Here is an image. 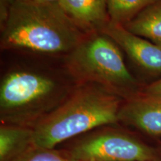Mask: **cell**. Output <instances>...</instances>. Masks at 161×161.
I'll return each instance as SVG.
<instances>
[{
  "instance_id": "cell-1",
  "label": "cell",
  "mask_w": 161,
  "mask_h": 161,
  "mask_svg": "<svg viewBox=\"0 0 161 161\" xmlns=\"http://www.w3.org/2000/svg\"><path fill=\"white\" fill-rule=\"evenodd\" d=\"M123 99L98 85H84L33 128L34 146L45 148L78 137L101 127L118 123Z\"/></svg>"
},
{
  "instance_id": "cell-2",
  "label": "cell",
  "mask_w": 161,
  "mask_h": 161,
  "mask_svg": "<svg viewBox=\"0 0 161 161\" xmlns=\"http://www.w3.org/2000/svg\"><path fill=\"white\" fill-rule=\"evenodd\" d=\"M80 29L59 4L14 0L2 29L3 49L44 54L72 52L83 41Z\"/></svg>"
},
{
  "instance_id": "cell-3",
  "label": "cell",
  "mask_w": 161,
  "mask_h": 161,
  "mask_svg": "<svg viewBox=\"0 0 161 161\" xmlns=\"http://www.w3.org/2000/svg\"><path fill=\"white\" fill-rule=\"evenodd\" d=\"M69 94L62 92L58 84L46 76L26 71L10 72L0 86L2 124L33 128Z\"/></svg>"
},
{
  "instance_id": "cell-4",
  "label": "cell",
  "mask_w": 161,
  "mask_h": 161,
  "mask_svg": "<svg viewBox=\"0 0 161 161\" xmlns=\"http://www.w3.org/2000/svg\"><path fill=\"white\" fill-rule=\"evenodd\" d=\"M69 65L79 78L127 100L134 97L136 80L125 64L119 48L102 31L83 41L72 51Z\"/></svg>"
},
{
  "instance_id": "cell-5",
  "label": "cell",
  "mask_w": 161,
  "mask_h": 161,
  "mask_svg": "<svg viewBox=\"0 0 161 161\" xmlns=\"http://www.w3.org/2000/svg\"><path fill=\"white\" fill-rule=\"evenodd\" d=\"M104 126L76 139L64 148L77 161H154L160 153L117 128Z\"/></svg>"
},
{
  "instance_id": "cell-6",
  "label": "cell",
  "mask_w": 161,
  "mask_h": 161,
  "mask_svg": "<svg viewBox=\"0 0 161 161\" xmlns=\"http://www.w3.org/2000/svg\"><path fill=\"white\" fill-rule=\"evenodd\" d=\"M102 33L122 48L135 63L152 73H161V47L110 21Z\"/></svg>"
},
{
  "instance_id": "cell-7",
  "label": "cell",
  "mask_w": 161,
  "mask_h": 161,
  "mask_svg": "<svg viewBox=\"0 0 161 161\" xmlns=\"http://www.w3.org/2000/svg\"><path fill=\"white\" fill-rule=\"evenodd\" d=\"M118 122L152 136L161 135V95L145 93L125 100Z\"/></svg>"
},
{
  "instance_id": "cell-8",
  "label": "cell",
  "mask_w": 161,
  "mask_h": 161,
  "mask_svg": "<svg viewBox=\"0 0 161 161\" xmlns=\"http://www.w3.org/2000/svg\"><path fill=\"white\" fill-rule=\"evenodd\" d=\"M58 4L80 30L101 31L110 22L107 0H60Z\"/></svg>"
},
{
  "instance_id": "cell-9",
  "label": "cell",
  "mask_w": 161,
  "mask_h": 161,
  "mask_svg": "<svg viewBox=\"0 0 161 161\" xmlns=\"http://www.w3.org/2000/svg\"><path fill=\"white\" fill-rule=\"evenodd\" d=\"M33 128L1 124L0 161H14L34 146Z\"/></svg>"
},
{
  "instance_id": "cell-10",
  "label": "cell",
  "mask_w": 161,
  "mask_h": 161,
  "mask_svg": "<svg viewBox=\"0 0 161 161\" xmlns=\"http://www.w3.org/2000/svg\"><path fill=\"white\" fill-rule=\"evenodd\" d=\"M123 26L161 47V0L148 6Z\"/></svg>"
},
{
  "instance_id": "cell-11",
  "label": "cell",
  "mask_w": 161,
  "mask_h": 161,
  "mask_svg": "<svg viewBox=\"0 0 161 161\" xmlns=\"http://www.w3.org/2000/svg\"><path fill=\"white\" fill-rule=\"evenodd\" d=\"M158 0H107L110 21L125 25Z\"/></svg>"
},
{
  "instance_id": "cell-12",
  "label": "cell",
  "mask_w": 161,
  "mask_h": 161,
  "mask_svg": "<svg viewBox=\"0 0 161 161\" xmlns=\"http://www.w3.org/2000/svg\"><path fill=\"white\" fill-rule=\"evenodd\" d=\"M14 161H77L64 149L45 148L34 146Z\"/></svg>"
},
{
  "instance_id": "cell-13",
  "label": "cell",
  "mask_w": 161,
  "mask_h": 161,
  "mask_svg": "<svg viewBox=\"0 0 161 161\" xmlns=\"http://www.w3.org/2000/svg\"><path fill=\"white\" fill-rule=\"evenodd\" d=\"M14 2V0H0V21L2 29L7 22Z\"/></svg>"
},
{
  "instance_id": "cell-14",
  "label": "cell",
  "mask_w": 161,
  "mask_h": 161,
  "mask_svg": "<svg viewBox=\"0 0 161 161\" xmlns=\"http://www.w3.org/2000/svg\"><path fill=\"white\" fill-rule=\"evenodd\" d=\"M146 93L150 94H160L161 95V78L160 79L150 84L146 88Z\"/></svg>"
},
{
  "instance_id": "cell-15",
  "label": "cell",
  "mask_w": 161,
  "mask_h": 161,
  "mask_svg": "<svg viewBox=\"0 0 161 161\" xmlns=\"http://www.w3.org/2000/svg\"><path fill=\"white\" fill-rule=\"evenodd\" d=\"M26 1L42 4H58L60 0H26Z\"/></svg>"
},
{
  "instance_id": "cell-16",
  "label": "cell",
  "mask_w": 161,
  "mask_h": 161,
  "mask_svg": "<svg viewBox=\"0 0 161 161\" xmlns=\"http://www.w3.org/2000/svg\"><path fill=\"white\" fill-rule=\"evenodd\" d=\"M154 161H161V160H154Z\"/></svg>"
},
{
  "instance_id": "cell-17",
  "label": "cell",
  "mask_w": 161,
  "mask_h": 161,
  "mask_svg": "<svg viewBox=\"0 0 161 161\" xmlns=\"http://www.w3.org/2000/svg\"><path fill=\"white\" fill-rule=\"evenodd\" d=\"M159 153H160V154H161V149H160V152H159Z\"/></svg>"
}]
</instances>
